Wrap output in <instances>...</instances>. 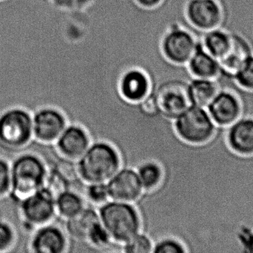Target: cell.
<instances>
[{"instance_id":"11","label":"cell","mask_w":253,"mask_h":253,"mask_svg":"<svg viewBox=\"0 0 253 253\" xmlns=\"http://www.w3.org/2000/svg\"><path fill=\"white\" fill-rule=\"evenodd\" d=\"M225 129L229 150L239 157H253V117L242 116Z\"/></svg>"},{"instance_id":"9","label":"cell","mask_w":253,"mask_h":253,"mask_svg":"<svg viewBox=\"0 0 253 253\" xmlns=\"http://www.w3.org/2000/svg\"><path fill=\"white\" fill-rule=\"evenodd\" d=\"M187 16L193 27L205 33L222 27L226 13L219 0H190Z\"/></svg>"},{"instance_id":"24","label":"cell","mask_w":253,"mask_h":253,"mask_svg":"<svg viewBox=\"0 0 253 253\" xmlns=\"http://www.w3.org/2000/svg\"><path fill=\"white\" fill-rule=\"evenodd\" d=\"M18 242L16 227L7 220L0 219V253L15 251Z\"/></svg>"},{"instance_id":"2","label":"cell","mask_w":253,"mask_h":253,"mask_svg":"<svg viewBox=\"0 0 253 253\" xmlns=\"http://www.w3.org/2000/svg\"><path fill=\"white\" fill-rule=\"evenodd\" d=\"M11 192L9 199L16 203L42 188L47 176V165L36 153L22 151L10 160Z\"/></svg>"},{"instance_id":"19","label":"cell","mask_w":253,"mask_h":253,"mask_svg":"<svg viewBox=\"0 0 253 253\" xmlns=\"http://www.w3.org/2000/svg\"><path fill=\"white\" fill-rule=\"evenodd\" d=\"M120 90L126 101L132 102H140L148 94V80L141 71L132 70L123 77Z\"/></svg>"},{"instance_id":"20","label":"cell","mask_w":253,"mask_h":253,"mask_svg":"<svg viewBox=\"0 0 253 253\" xmlns=\"http://www.w3.org/2000/svg\"><path fill=\"white\" fill-rule=\"evenodd\" d=\"M99 221L94 209L84 207L81 212L66 220V232L74 240L85 242L90 229Z\"/></svg>"},{"instance_id":"7","label":"cell","mask_w":253,"mask_h":253,"mask_svg":"<svg viewBox=\"0 0 253 253\" xmlns=\"http://www.w3.org/2000/svg\"><path fill=\"white\" fill-rule=\"evenodd\" d=\"M207 110L217 127L226 129L243 116V102L234 91L221 89Z\"/></svg>"},{"instance_id":"31","label":"cell","mask_w":253,"mask_h":253,"mask_svg":"<svg viewBox=\"0 0 253 253\" xmlns=\"http://www.w3.org/2000/svg\"><path fill=\"white\" fill-rule=\"evenodd\" d=\"M140 4H143L146 7H152L155 4H158L160 0H137Z\"/></svg>"},{"instance_id":"21","label":"cell","mask_w":253,"mask_h":253,"mask_svg":"<svg viewBox=\"0 0 253 253\" xmlns=\"http://www.w3.org/2000/svg\"><path fill=\"white\" fill-rule=\"evenodd\" d=\"M84 207L83 198L71 190H63L55 198L56 213L64 219L74 216Z\"/></svg>"},{"instance_id":"29","label":"cell","mask_w":253,"mask_h":253,"mask_svg":"<svg viewBox=\"0 0 253 253\" xmlns=\"http://www.w3.org/2000/svg\"><path fill=\"white\" fill-rule=\"evenodd\" d=\"M11 192L10 161L0 157V200L9 197Z\"/></svg>"},{"instance_id":"17","label":"cell","mask_w":253,"mask_h":253,"mask_svg":"<svg viewBox=\"0 0 253 253\" xmlns=\"http://www.w3.org/2000/svg\"><path fill=\"white\" fill-rule=\"evenodd\" d=\"M217 80L194 78L186 88L190 105L206 108L221 89Z\"/></svg>"},{"instance_id":"8","label":"cell","mask_w":253,"mask_h":253,"mask_svg":"<svg viewBox=\"0 0 253 253\" xmlns=\"http://www.w3.org/2000/svg\"><path fill=\"white\" fill-rule=\"evenodd\" d=\"M34 140L43 144L55 143L67 126L62 112L53 107H40L32 112Z\"/></svg>"},{"instance_id":"3","label":"cell","mask_w":253,"mask_h":253,"mask_svg":"<svg viewBox=\"0 0 253 253\" xmlns=\"http://www.w3.org/2000/svg\"><path fill=\"white\" fill-rule=\"evenodd\" d=\"M120 154L114 147L104 141L90 144L77 160L79 178L86 184L107 183L120 169Z\"/></svg>"},{"instance_id":"18","label":"cell","mask_w":253,"mask_h":253,"mask_svg":"<svg viewBox=\"0 0 253 253\" xmlns=\"http://www.w3.org/2000/svg\"><path fill=\"white\" fill-rule=\"evenodd\" d=\"M233 40V33L222 27L205 32L200 42L205 51L219 60L230 50Z\"/></svg>"},{"instance_id":"6","label":"cell","mask_w":253,"mask_h":253,"mask_svg":"<svg viewBox=\"0 0 253 253\" xmlns=\"http://www.w3.org/2000/svg\"><path fill=\"white\" fill-rule=\"evenodd\" d=\"M174 120L177 135L190 145H205L216 135L218 127L206 108L190 105Z\"/></svg>"},{"instance_id":"10","label":"cell","mask_w":253,"mask_h":253,"mask_svg":"<svg viewBox=\"0 0 253 253\" xmlns=\"http://www.w3.org/2000/svg\"><path fill=\"white\" fill-rule=\"evenodd\" d=\"M107 185L111 200L126 203H133L144 191L136 171L128 168H120Z\"/></svg>"},{"instance_id":"28","label":"cell","mask_w":253,"mask_h":253,"mask_svg":"<svg viewBox=\"0 0 253 253\" xmlns=\"http://www.w3.org/2000/svg\"><path fill=\"white\" fill-rule=\"evenodd\" d=\"M87 184L85 196L90 203L101 206L111 200L107 183H90Z\"/></svg>"},{"instance_id":"4","label":"cell","mask_w":253,"mask_h":253,"mask_svg":"<svg viewBox=\"0 0 253 253\" xmlns=\"http://www.w3.org/2000/svg\"><path fill=\"white\" fill-rule=\"evenodd\" d=\"M98 214L114 243L123 245L140 232V217L132 203L110 200L100 206Z\"/></svg>"},{"instance_id":"25","label":"cell","mask_w":253,"mask_h":253,"mask_svg":"<svg viewBox=\"0 0 253 253\" xmlns=\"http://www.w3.org/2000/svg\"><path fill=\"white\" fill-rule=\"evenodd\" d=\"M233 80L239 89L253 93V53L238 70Z\"/></svg>"},{"instance_id":"23","label":"cell","mask_w":253,"mask_h":253,"mask_svg":"<svg viewBox=\"0 0 253 253\" xmlns=\"http://www.w3.org/2000/svg\"><path fill=\"white\" fill-rule=\"evenodd\" d=\"M144 191L153 190L160 184L162 172L160 166L153 162L143 163L136 170Z\"/></svg>"},{"instance_id":"16","label":"cell","mask_w":253,"mask_h":253,"mask_svg":"<svg viewBox=\"0 0 253 253\" xmlns=\"http://www.w3.org/2000/svg\"><path fill=\"white\" fill-rule=\"evenodd\" d=\"M189 70L194 78L218 80L221 75L218 59L204 49L200 42L188 62Z\"/></svg>"},{"instance_id":"1","label":"cell","mask_w":253,"mask_h":253,"mask_svg":"<svg viewBox=\"0 0 253 253\" xmlns=\"http://www.w3.org/2000/svg\"><path fill=\"white\" fill-rule=\"evenodd\" d=\"M34 140L32 112L13 106L0 113V157L11 160Z\"/></svg>"},{"instance_id":"13","label":"cell","mask_w":253,"mask_h":253,"mask_svg":"<svg viewBox=\"0 0 253 253\" xmlns=\"http://www.w3.org/2000/svg\"><path fill=\"white\" fill-rule=\"evenodd\" d=\"M55 144L61 155L69 160H78L90 145L87 132L77 125L67 126Z\"/></svg>"},{"instance_id":"26","label":"cell","mask_w":253,"mask_h":253,"mask_svg":"<svg viewBox=\"0 0 253 253\" xmlns=\"http://www.w3.org/2000/svg\"><path fill=\"white\" fill-rule=\"evenodd\" d=\"M85 242L90 246L97 249L108 248L114 243L106 229L101 224L100 221H97L90 229Z\"/></svg>"},{"instance_id":"27","label":"cell","mask_w":253,"mask_h":253,"mask_svg":"<svg viewBox=\"0 0 253 253\" xmlns=\"http://www.w3.org/2000/svg\"><path fill=\"white\" fill-rule=\"evenodd\" d=\"M153 249L151 239L141 232L123 245V251L126 253H153Z\"/></svg>"},{"instance_id":"5","label":"cell","mask_w":253,"mask_h":253,"mask_svg":"<svg viewBox=\"0 0 253 253\" xmlns=\"http://www.w3.org/2000/svg\"><path fill=\"white\" fill-rule=\"evenodd\" d=\"M19 227L24 233L51 222L56 215L55 197L44 187L36 190L16 203Z\"/></svg>"},{"instance_id":"15","label":"cell","mask_w":253,"mask_h":253,"mask_svg":"<svg viewBox=\"0 0 253 253\" xmlns=\"http://www.w3.org/2000/svg\"><path fill=\"white\" fill-rule=\"evenodd\" d=\"M253 53L252 46L245 37L233 33L231 47L227 53L218 60L221 75L233 79L244 62Z\"/></svg>"},{"instance_id":"32","label":"cell","mask_w":253,"mask_h":253,"mask_svg":"<svg viewBox=\"0 0 253 253\" xmlns=\"http://www.w3.org/2000/svg\"><path fill=\"white\" fill-rule=\"evenodd\" d=\"M4 1V0H0V1Z\"/></svg>"},{"instance_id":"12","label":"cell","mask_w":253,"mask_h":253,"mask_svg":"<svg viewBox=\"0 0 253 253\" xmlns=\"http://www.w3.org/2000/svg\"><path fill=\"white\" fill-rule=\"evenodd\" d=\"M28 244L29 252L62 253L66 250L67 239L62 230L49 223L34 230Z\"/></svg>"},{"instance_id":"22","label":"cell","mask_w":253,"mask_h":253,"mask_svg":"<svg viewBox=\"0 0 253 253\" xmlns=\"http://www.w3.org/2000/svg\"><path fill=\"white\" fill-rule=\"evenodd\" d=\"M187 92H168L163 95L159 102L160 111L167 117H178L190 105Z\"/></svg>"},{"instance_id":"14","label":"cell","mask_w":253,"mask_h":253,"mask_svg":"<svg viewBox=\"0 0 253 253\" xmlns=\"http://www.w3.org/2000/svg\"><path fill=\"white\" fill-rule=\"evenodd\" d=\"M198 43L190 33L175 29L167 35L164 40L165 54L176 63H185L194 53Z\"/></svg>"},{"instance_id":"30","label":"cell","mask_w":253,"mask_h":253,"mask_svg":"<svg viewBox=\"0 0 253 253\" xmlns=\"http://www.w3.org/2000/svg\"><path fill=\"white\" fill-rule=\"evenodd\" d=\"M186 252L184 245L172 239H164L153 245V253H184Z\"/></svg>"}]
</instances>
